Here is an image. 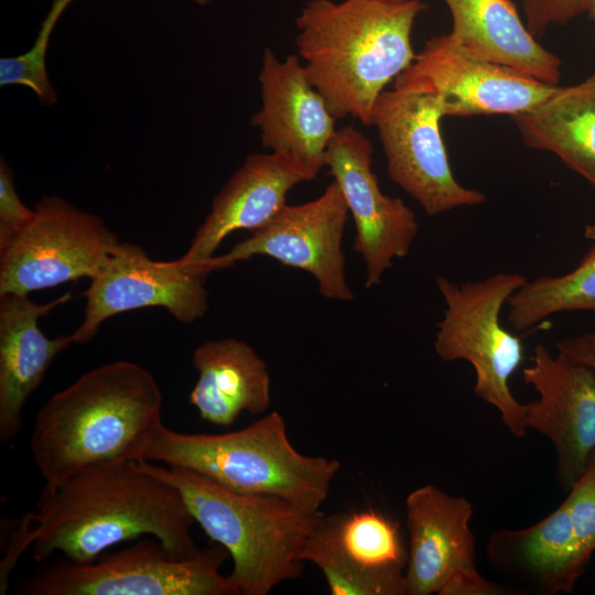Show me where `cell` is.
Masks as SVG:
<instances>
[{
	"label": "cell",
	"mask_w": 595,
	"mask_h": 595,
	"mask_svg": "<svg viewBox=\"0 0 595 595\" xmlns=\"http://www.w3.org/2000/svg\"><path fill=\"white\" fill-rule=\"evenodd\" d=\"M393 83L433 91L442 101L445 117H516L538 106L558 86L475 57L462 50L450 33L428 40Z\"/></svg>",
	"instance_id": "cell-14"
},
{
	"label": "cell",
	"mask_w": 595,
	"mask_h": 595,
	"mask_svg": "<svg viewBox=\"0 0 595 595\" xmlns=\"http://www.w3.org/2000/svg\"><path fill=\"white\" fill-rule=\"evenodd\" d=\"M372 152L369 139L346 126L336 130L326 156L355 223L354 250L364 261L367 289L380 284L393 260L409 253L419 231L414 212L381 191L371 169Z\"/></svg>",
	"instance_id": "cell-15"
},
{
	"label": "cell",
	"mask_w": 595,
	"mask_h": 595,
	"mask_svg": "<svg viewBox=\"0 0 595 595\" xmlns=\"http://www.w3.org/2000/svg\"><path fill=\"white\" fill-rule=\"evenodd\" d=\"M208 274L181 261H156L138 245L120 242L84 292L82 323L72 333L75 344H86L101 324L118 314L162 307L184 324L208 311Z\"/></svg>",
	"instance_id": "cell-13"
},
{
	"label": "cell",
	"mask_w": 595,
	"mask_h": 595,
	"mask_svg": "<svg viewBox=\"0 0 595 595\" xmlns=\"http://www.w3.org/2000/svg\"><path fill=\"white\" fill-rule=\"evenodd\" d=\"M409 531L407 595H504L511 587L488 581L476 567L473 506L434 485L405 499Z\"/></svg>",
	"instance_id": "cell-10"
},
{
	"label": "cell",
	"mask_w": 595,
	"mask_h": 595,
	"mask_svg": "<svg viewBox=\"0 0 595 595\" xmlns=\"http://www.w3.org/2000/svg\"><path fill=\"white\" fill-rule=\"evenodd\" d=\"M381 1L400 2V1H407V0H381Z\"/></svg>",
	"instance_id": "cell-33"
},
{
	"label": "cell",
	"mask_w": 595,
	"mask_h": 595,
	"mask_svg": "<svg viewBox=\"0 0 595 595\" xmlns=\"http://www.w3.org/2000/svg\"><path fill=\"white\" fill-rule=\"evenodd\" d=\"M34 217V208L19 197L14 175L3 156L0 159V251L6 249Z\"/></svg>",
	"instance_id": "cell-27"
},
{
	"label": "cell",
	"mask_w": 595,
	"mask_h": 595,
	"mask_svg": "<svg viewBox=\"0 0 595 595\" xmlns=\"http://www.w3.org/2000/svg\"><path fill=\"white\" fill-rule=\"evenodd\" d=\"M486 554L491 569L517 594L539 595L573 592L591 559L564 500L534 524L494 531Z\"/></svg>",
	"instance_id": "cell-19"
},
{
	"label": "cell",
	"mask_w": 595,
	"mask_h": 595,
	"mask_svg": "<svg viewBox=\"0 0 595 595\" xmlns=\"http://www.w3.org/2000/svg\"><path fill=\"white\" fill-rule=\"evenodd\" d=\"M585 12H587L588 17L595 21V0L586 1Z\"/></svg>",
	"instance_id": "cell-31"
},
{
	"label": "cell",
	"mask_w": 595,
	"mask_h": 595,
	"mask_svg": "<svg viewBox=\"0 0 595 595\" xmlns=\"http://www.w3.org/2000/svg\"><path fill=\"white\" fill-rule=\"evenodd\" d=\"M143 461L187 468L232 490L281 497L309 511L321 510L340 469L335 458L300 453L278 411L223 434L163 424Z\"/></svg>",
	"instance_id": "cell-5"
},
{
	"label": "cell",
	"mask_w": 595,
	"mask_h": 595,
	"mask_svg": "<svg viewBox=\"0 0 595 595\" xmlns=\"http://www.w3.org/2000/svg\"><path fill=\"white\" fill-rule=\"evenodd\" d=\"M452 39L468 54L558 85L561 60L543 47L510 0H444Z\"/></svg>",
	"instance_id": "cell-22"
},
{
	"label": "cell",
	"mask_w": 595,
	"mask_h": 595,
	"mask_svg": "<svg viewBox=\"0 0 595 595\" xmlns=\"http://www.w3.org/2000/svg\"><path fill=\"white\" fill-rule=\"evenodd\" d=\"M443 117L442 101L433 91L393 85L378 97L370 119L390 178L429 216L476 206L486 199L480 191L455 178L441 134Z\"/></svg>",
	"instance_id": "cell-8"
},
{
	"label": "cell",
	"mask_w": 595,
	"mask_h": 595,
	"mask_svg": "<svg viewBox=\"0 0 595 595\" xmlns=\"http://www.w3.org/2000/svg\"><path fill=\"white\" fill-rule=\"evenodd\" d=\"M513 120L528 147L555 154L595 187V72L576 85H558Z\"/></svg>",
	"instance_id": "cell-23"
},
{
	"label": "cell",
	"mask_w": 595,
	"mask_h": 595,
	"mask_svg": "<svg viewBox=\"0 0 595 595\" xmlns=\"http://www.w3.org/2000/svg\"><path fill=\"white\" fill-rule=\"evenodd\" d=\"M33 208L31 223L0 251V295L90 280L120 244L102 218L61 196H46Z\"/></svg>",
	"instance_id": "cell-9"
},
{
	"label": "cell",
	"mask_w": 595,
	"mask_h": 595,
	"mask_svg": "<svg viewBox=\"0 0 595 595\" xmlns=\"http://www.w3.org/2000/svg\"><path fill=\"white\" fill-rule=\"evenodd\" d=\"M522 375L539 394L523 404L526 426L551 442L559 484L569 493L595 453V371L539 344Z\"/></svg>",
	"instance_id": "cell-16"
},
{
	"label": "cell",
	"mask_w": 595,
	"mask_h": 595,
	"mask_svg": "<svg viewBox=\"0 0 595 595\" xmlns=\"http://www.w3.org/2000/svg\"><path fill=\"white\" fill-rule=\"evenodd\" d=\"M527 279L516 272L457 284L435 279L445 310L436 324L435 354L443 361L465 360L475 371L474 393L495 407L502 423L517 437L526 435L524 408L509 381L522 365L521 338L501 323V311Z\"/></svg>",
	"instance_id": "cell-6"
},
{
	"label": "cell",
	"mask_w": 595,
	"mask_h": 595,
	"mask_svg": "<svg viewBox=\"0 0 595 595\" xmlns=\"http://www.w3.org/2000/svg\"><path fill=\"white\" fill-rule=\"evenodd\" d=\"M584 236L595 244V221L585 227Z\"/></svg>",
	"instance_id": "cell-30"
},
{
	"label": "cell",
	"mask_w": 595,
	"mask_h": 595,
	"mask_svg": "<svg viewBox=\"0 0 595 595\" xmlns=\"http://www.w3.org/2000/svg\"><path fill=\"white\" fill-rule=\"evenodd\" d=\"M301 560L321 570L333 595H407L408 549L398 523L379 510L324 515Z\"/></svg>",
	"instance_id": "cell-12"
},
{
	"label": "cell",
	"mask_w": 595,
	"mask_h": 595,
	"mask_svg": "<svg viewBox=\"0 0 595 595\" xmlns=\"http://www.w3.org/2000/svg\"><path fill=\"white\" fill-rule=\"evenodd\" d=\"M564 501L577 537L587 555L592 556L595 551V453Z\"/></svg>",
	"instance_id": "cell-26"
},
{
	"label": "cell",
	"mask_w": 595,
	"mask_h": 595,
	"mask_svg": "<svg viewBox=\"0 0 595 595\" xmlns=\"http://www.w3.org/2000/svg\"><path fill=\"white\" fill-rule=\"evenodd\" d=\"M419 0H310L296 17L295 44L305 72L338 119L370 126L376 100L404 72Z\"/></svg>",
	"instance_id": "cell-3"
},
{
	"label": "cell",
	"mask_w": 595,
	"mask_h": 595,
	"mask_svg": "<svg viewBox=\"0 0 595 595\" xmlns=\"http://www.w3.org/2000/svg\"><path fill=\"white\" fill-rule=\"evenodd\" d=\"M506 306L509 309L507 322L519 333L552 314L595 311V244L572 271L527 280Z\"/></svg>",
	"instance_id": "cell-24"
},
{
	"label": "cell",
	"mask_w": 595,
	"mask_h": 595,
	"mask_svg": "<svg viewBox=\"0 0 595 595\" xmlns=\"http://www.w3.org/2000/svg\"><path fill=\"white\" fill-rule=\"evenodd\" d=\"M194 519L180 490L143 469L138 461L78 472L45 486L33 509L14 522L0 562V594L28 550L35 562L61 555L78 563L95 561L125 541L152 537L180 558L199 552Z\"/></svg>",
	"instance_id": "cell-1"
},
{
	"label": "cell",
	"mask_w": 595,
	"mask_h": 595,
	"mask_svg": "<svg viewBox=\"0 0 595 595\" xmlns=\"http://www.w3.org/2000/svg\"><path fill=\"white\" fill-rule=\"evenodd\" d=\"M197 6H207L212 2V0H192Z\"/></svg>",
	"instance_id": "cell-32"
},
{
	"label": "cell",
	"mask_w": 595,
	"mask_h": 595,
	"mask_svg": "<svg viewBox=\"0 0 595 595\" xmlns=\"http://www.w3.org/2000/svg\"><path fill=\"white\" fill-rule=\"evenodd\" d=\"M587 0H521L524 23L533 36L553 24H563L585 12Z\"/></svg>",
	"instance_id": "cell-28"
},
{
	"label": "cell",
	"mask_w": 595,
	"mask_h": 595,
	"mask_svg": "<svg viewBox=\"0 0 595 595\" xmlns=\"http://www.w3.org/2000/svg\"><path fill=\"white\" fill-rule=\"evenodd\" d=\"M348 213L345 198L333 181L317 198L299 205L286 204L252 236L227 253L213 257L207 267L215 271L267 256L312 274L325 299L350 301L354 293L346 282L342 250Z\"/></svg>",
	"instance_id": "cell-11"
},
{
	"label": "cell",
	"mask_w": 595,
	"mask_h": 595,
	"mask_svg": "<svg viewBox=\"0 0 595 595\" xmlns=\"http://www.w3.org/2000/svg\"><path fill=\"white\" fill-rule=\"evenodd\" d=\"M192 360L198 377L188 402L202 420L229 426L242 412L268 410L270 375L248 343L232 337L207 340L194 350Z\"/></svg>",
	"instance_id": "cell-21"
},
{
	"label": "cell",
	"mask_w": 595,
	"mask_h": 595,
	"mask_svg": "<svg viewBox=\"0 0 595 595\" xmlns=\"http://www.w3.org/2000/svg\"><path fill=\"white\" fill-rule=\"evenodd\" d=\"M261 107L251 125L262 145L301 162L315 175L326 166L336 118L310 80L299 55L279 60L267 47L259 72Z\"/></svg>",
	"instance_id": "cell-17"
},
{
	"label": "cell",
	"mask_w": 595,
	"mask_h": 595,
	"mask_svg": "<svg viewBox=\"0 0 595 595\" xmlns=\"http://www.w3.org/2000/svg\"><path fill=\"white\" fill-rule=\"evenodd\" d=\"M555 347L558 351L595 371V331L562 338Z\"/></svg>",
	"instance_id": "cell-29"
},
{
	"label": "cell",
	"mask_w": 595,
	"mask_h": 595,
	"mask_svg": "<svg viewBox=\"0 0 595 595\" xmlns=\"http://www.w3.org/2000/svg\"><path fill=\"white\" fill-rule=\"evenodd\" d=\"M175 486L195 522L232 560L228 578L237 595H267L301 576L302 549L324 513L281 497L226 488L191 469L138 461Z\"/></svg>",
	"instance_id": "cell-4"
},
{
	"label": "cell",
	"mask_w": 595,
	"mask_h": 595,
	"mask_svg": "<svg viewBox=\"0 0 595 595\" xmlns=\"http://www.w3.org/2000/svg\"><path fill=\"white\" fill-rule=\"evenodd\" d=\"M229 556L219 544L180 558L152 537L78 563L57 555L19 581L22 595H237L220 572Z\"/></svg>",
	"instance_id": "cell-7"
},
{
	"label": "cell",
	"mask_w": 595,
	"mask_h": 595,
	"mask_svg": "<svg viewBox=\"0 0 595 595\" xmlns=\"http://www.w3.org/2000/svg\"><path fill=\"white\" fill-rule=\"evenodd\" d=\"M316 175L298 160L275 152L255 153L215 196L187 251L178 259L206 274L207 262L231 232H251L268 224L285 205L289 192Z\"/></svg>",
	"instance_id": "cell-18"
},
{
	"label": "cell",
	"mask_w": 595,
	"mask_h": 595,
	"mask_svg": "<svg viewBox=\"0 0 595 595\" xmlns=\"http://www.w3.org/2000/svg\"><path fill=\"white\" fill-rule=\"evenodd\" d=\"M163 394L142 366L116 360L89 369L36 413L32 459L54 486L100 465L143 461L162 422Z\"/></svg>",
	"instance_id": "cell-2"
},
{
	"label": "cell",
	"mask_w": 595,
	"mask_h": 595,
	"mask_svg": "<svg viewBox=\"0 0 595 595\" xmlns=\"http://www.w3.org/2000/svg\"><path fill=\"white\" fill-rule=\"evenodd\" d=\"M73 1L53 0L33 45L20 55L0 60L1 86L25 87L45 106H52L57 101L56 90L48 77L46 57L52 33L63 12Z\"/></svg>",
	"instance_id": "cell-25"
},
{
	"label": "cell",
	"mask_w": 595,
	"mask_h": 595,
	"mask_svg": "<svg viewBox=\"0 0 595 595\" xmlns=\"http://www.w3.org/2000/svg\"><path fill=\"white\" fill-rule=\"evenodd\" d=\"M69 293L39 304L29 295H0V440L14 439L23 409L41 385L54 358L74 343L72 334L47 337L39 320L67 302Z\"/></svg>",
	"instance_id": "cell-20"
}]
</instances>
